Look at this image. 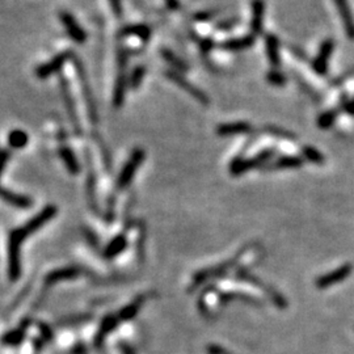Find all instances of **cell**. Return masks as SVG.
<instances>
[{"label":"cell","mask_w":354,"mask_h":354,"mask_svg":"<svg viewBox=\"0 0 354 354\" xmlns=\"http://www.w3.org/2000/svg\"><path fill=\"white\" fill-rule=\"evenodd\" d=\"M71 62L74 64L75 72L77 75V80H79V85H80V92L83 95V100L85 103V107H87V114L88 118H90V122L92 125H97L99 124V112H97V105L96 101H95L92 88H91L87 70H85V67H84L80 58L77 57L75 53L72 54Z\"/></svg>","instance_id":"1"},{"label":"cell","mask_w":354,"mask_h":354,"mask_svg":"<svg viewBox=\"0 0 354 354\" xmlns=\"http://www.w3.org/2000/svg\"><path fill=\"white\" fill-rule=\"evenodd\" d=\"M127 62H129V53L127 49L120 46L117 49V75H116V80H114L113 87V101L114 108H121L125 103V96H126V91L129 88V76L126 74L127 70Z\"/></svg>","instance_id":"2"},{"label":"cell","mask_w":354,"mask_h":354,"mask_svg":"<svg viewBox=\"0 0 354 354\" xmlns=\"http://www.w3.org/2000/svg\"><path fill=\"white\" fill-rule=\"evenodd\" d=\"M59 92L62 96V101H63L64 107H66V113L68 116L70 124L72 126V131L76 137H80L83 134V129H81L80 120H79V114L76 111V104H75L74 97L71 94L70 90V83L66 79L64 75H59Z\"/></svg>","instance_id":"3"},{"label":"cell","mask_w":354,"mask_h":354,"mask_svg":"<svg viewBox=\"0 0 354 354\" xmlns=\"http://www.w3.org/2000/svg\"><path fill=\"white\" fill-rule=\"evenodd\" d=\"M164 75H165V77L169 79L172 83L176 84L177 87H180L181 90L185 91L187 94L191 95L194 100L198 101L200 104H202V105H209V104H210V97L207 96L206 92L201 90L200 87H197V85H194L192 81L188 80L183 72H179V71L170 68V70L165 71Z\"/></svg>","instance_id":"4"},{"label":"cell","mask_w":354,"mask_h":354,"mask_svg":"<svg viewBox=\"0 0 354 354\" xmlns=\"http://www.w3.org/2000/svg\"><path fill=\"white\" fill-rule=\"evenodd\" d=\"M274 154H276V151L273 148H267V150H262L261 152H258L253 157H248V159L241 156L235 157L234 160H231L230 163V172L232 174H235V176H237V174L247 172L251 168L260 167L264 163L271 160L272 157L274 156Z\"/></svg>","instance_id":"5"},{"label":"cell","mask_w":354,"mask_h":354,"mask_svg":"<svg viewBox=\"0 0 354 354\" xmlns=\"http://www.w3.org/2000/svg\"><path fill=\"white\" fill-rule=\"evenodd\" d=\"M72 54L74 53L70 50L58 53L57 55L51 58L50 60H47L45 63L40 64V66L36 68V71H34V74H36V76H37L38 79H41V80L49 79V77L53 76L54 74L60 72V70L63 68L64 64H66L68 60H71Z\"/></svg>","instance_id":"6"},{"label":"cell","mask_w":354,"mask_h":354,"mask_svg":"<svg viewBox=\"0 0 354 354\" xmlns=\"http://www.w3.org/2000/svg\"><path fill=\"white\" fill-rule=\"evenodd\" d=\"M144 150L140 147L134 148L133 152L130 154L127 161L125 163L124 168L121 170L120 176H118V187L120 188H126L127 185L130 184L131 179H133L135 170L138 169L142 161L144 160Z\"/></svg>","instance_id":"7"},{"label":"cell","mask_w":354,"mask_h":354,"mask_svg":"<svg viewBox=\"0 0 354 354\" xmlns=\"http://www.w3.org/2000/svg\"><path fill=\"white\" fill-rule=\"evenodd\" d=\"M59 20L60 23L63 24V28L66 29V33L68 34V37L74 42L81 45L87 41V32L79 25L76 19L70 12L62 11L59 14Z\"/></svg>","instance_id":"8"},{"label":"cell","mask_w":354,"mask_h":354,"mask_svg":"<svg viewBox=\"0 0 354 354\" xmlns=\"http://www.w3.org/2000/svg\"><path fill=\"white\" fill-rule=\"evenodd\" d=\"M251 23L249 28L253 36H258L264 30L265 2L264 0H252L251 2Z\"/></svg>","instance_id":"9"},{"label":"cell","mask_w":354,"mask_h":354,"mask_svg":"<svg viewBox=\"0 0 354 354\" xmlns=\"http://www.w3.org/2000/svg\"><path fill=\"white\" fill-rule=\"evenodd\" d=\"M256 42V36L253 34H245L243 37H235L226 40L221 44H218V47L224 51H243L247 49H251Z\"/></svg>","instance_id":"10"},{"label":"cell","mask_w":354,"mask_h":354,"mask_svg":"<svg viewBox=\"0 0 354 354\" xmlns=\"http://www.w3.org/2000/svg\"><path fill=\"white\" fill-rule=\"evenodd\" d=\"M152 30L146 24H129L120 29L121 37H137L142 42H148Z\"/></svg>","instance_id":"11"},{"label":"cell","mask_w":354,"mask_h":354,"mask_svg":"<svg viewBox=\"0 0 354 354\" xmlns=\"http://www.w3.org/2000/svg\"><path fill=\"white\" fill-rule=\"evenodd\" d=\"M252 131V126L245 121H235L218 125L217 134L219 137H231L239 134H248Z\"/></svg>","instance_id":"12"},{"label":"cell","mask_w":354,"mask_h":354,"mask_svg":"<svg viewBox=\"0 0 354 354\" xmlns=\"http://www.w3.org/2000/svg\"><path fill=\"white\" fill-rule=\"evenodd\" d=\"M332 50H333V41L327 40L321 44L320 50H319V55H317L316 59L314 60V68L317 74H327L328 59L331 57Z\"/></svg>","instance_id":"13"},{"label":"cell","mask_w":354,"mask_h":354,"mask_svg":"<svg viewBox=\"0 0 354 354\" xmlns=\"http://www.w3.org/2000/svg\"><path fill=\"white\" fill-rule=\"evenodd\" d=\"M350 272H351L350 265H344V267L338 268V269H336V271L328 273L327 276H324V277L319 278V280L316 281L317 288H320V289L329 288L331 285L337 284V282L342 281L344 278H346Z\"/></svg>","instance_id":"14"},{"label":"cell","mask_w":354,"mask_h":354,"mask_svg":"<svg viewBox=\"0 0 354 354\" xmlns=\"http://www.w3.org/2000/svg\"><path fill=\"white\" fill-rule=\"evenodd\" d=\"M265 50H267L268 60L272 64L273 70H277L280 67V41L274 34H268L265 37Z\"/></svg>","instance_id":"15"},{"label":"cell","mask_w":354,"mask_h":354,"mask_svg":"<svg viewBox=\"0 0 354 354\" xmlns=\"http://www.w3.org/2000/svg\"><path fill=\"white\" fill-rule=\"evenodd\" d=\"M334 3L337 6L340 16L344 21V27L346 30L347 37L354 40V19L351 16L350 8L347 6V0H334Z\"/></svg>","instance_id":"16"},{"label":"cell","mask_w":354,"mask_h":354,"mask_svg":"<svg viewBox=\"0 0 354 354\" xmlns=\"http://www.w3.org/2000/svg\"><path fill=\"white\" fill-rule=\"evenodd\" d=\"M58 154H59L60 159L63 160V163L66 164L67 169H68L70 173L72 174L79 173L80 165H79V163H77V159L76 156H75L74 151L71 150L67 144H60L59 150H58Z\"/></svg>","instance_id":"17"},{"label":"cell","mask_w":354,"mask_h":354,"mask_svg":"<svg viewBox=\"0 0 354 354\" xmlns=\"http://www.w3.org/2000/svg\"><path fill=\"white\" fill-rule=\"evenodd\" d=\"M160 55L168 64H170L172 70H176L179 71V72H183V74L187 72V71H189V66H188L179 55H176L173 51L170 50V49H168V47H161Z\"/></svg>","instance_id":"18"},{"label":"cell","mask_w":354,"mask_h":354,"mask_svg":"<svg viewBox=\"0 0 354 354\" xmlns=\"http://www.w3.org/2000/svg\"><path fill=\"white\" fill-rule=\"evenodd\" d=\"M28 142H29L28 134L20 129H15L8 134V146L14 150H21L27 146Z\"/></svg>","instance_id":"19"},{"label":"cell","mask_w":354,"mask_h":354,"mask_svg":"<svg viewBox=\"0 0 354 354\" xmlns=\"http://www.w3.org/2000/svg\"><path fill=\"white\" fill-rule=\"evenodd\" d=\"M146 72H147V68L144 64H138V66L134 67L131 74L129 75V88L134 91L138 90L142 81H143L144 76H146Z\"/></svg>","instance_id":"20"},{"label":"cell","mask_w":354,"mask_h":354,"mask_svg":"<svg viewBox=\"0 0 354 354\" xmlns=\"http://www.w3.org/2000/svg\"><path fill=\"white\" fill-rule=\"evenodd\" d=\"M240 23V17H231V19H224V20L218 21L214 25V29L217 32H228V30L234 29L237 24Z\"/></svg>","instance_id":"21"},{"label":"cell","mask_w":354,"mask_h":354,"mask_svg":"<svg viewBox=\"0 0 354 354\" xmlns=\"http://www.w3.org/2000/svg\"><path fill=\"white\" fill-rule=\"evenodd\" d=\"M302 163H303V161H302L299 157L284 156V157H280V159L276 161L274 168H295L302 165Z\"/></svg>","instance_id":"22"},{"label":"cell","mask_w":354,"mask_h":354,"mask_svg":"<svg viewBox=\"0 0 354 354\" xmlns=\"http://www.w3.org/2000/svg\"><path fill=\"white\" fill-rule=\"evenodd\" d=\"M267 80L268 83L274 85V87H282L286 83V77H285L284 74H281L278 70H273L272 68L267 74Z\"/></svg>","instance_id":"23"},{"label":"cell","mask_w":354,"mask_h":354,"mask_svg":"<svg viewBox=\"0 0 354 354\" xmlns=\"http://www.w3.org/2000/svg\"><path fill=\"white\" fill-rule=\"evenodd\" d=\"M217 46L218 45L215 44L214 38L204 37V38H200V40H198V49H200V51L202 55H207V54H210L211 51L214 50Z\"/></svg>","instance_id":"24"},{"label":"cell","mask_w":354,"mask_h":354,"mask_svg":"<svg viewBox=\"0 0 354 354\" xmlns=\"http://www.w3.org/2000/svg\"><path fill=\"white\" fill-rule=\"evenodd\" d=\"M3 197L7 201H10V202H12V204L17 205V206H28V205H30V201L27 197L17 196V194H14L12 192H8L7 189H3Z\"/></svg>","instance_id":"25"},{"label":"cell","mask_w":354,"mask_h":354,"mask_svg":"<svg viewBox=\"0 0 354 354\" xmlns=\"http://www.w3.org/2000/svg\"><path fill=\"white\" fill-rule=\"evenodd\" d=\"M303 155L306 156V159H307V160L312 161V163H316V164L323 163V156H321L320 152L315 150V148L304 147L303 148Z\"/></svg>","instance_id":"26"},{"label":"cell","mask_w":354,"mask_h":354,"mask_svg":"<svg viewBox=\"0 0 354 354\" xmlns=\"http://www.w3.org/2000/svg\"><path fill=\"white\" fill-rule=\"evenodd\" d=\"M217 16L215 11H204V12H197L193 16V20L197 23H207V21L213 20Z\"/></svg>","instance_id":"27"},{"label":"cell","mask_w":354,"mask_h":354,"mask_svg":"<svg viewBox=\"0 0 354 354\" xmlns=\"http://www.w3.org/2000/svg\"><path fill=\"white\" fill-rule=\"evenodd\" d=\"M334 117H336L334 112H328V113L321 114L320 118H319V126L323 127V129H327V127H329L332 125Z\"/></svg>","instance_id":"28"},{"label":"cell","mask_w":354,"mask_h":354,"mask_svg":"<svg viewBox=\"0 0 354 354\" xmlns=\"http://www.w3.org/2000/svg\"><path fill=\"white\" fill-rule=\"evenodd\" d=\"M109 4H111V10L113 12V15L117 19H121L122 17V14H124V8H122V0H109Z\"/></svg>","instance_id":"29"},{"label":"cell","mask_w":354,"mask_h":354,"mask_svg":"<svg viewBox=\"0 0 354 354\" xmlns=\"http://www.w3.org/2000/svg\"><path fill=\"white\" fill-rule=\"evenodd\" d=\"M265 130L268 131L269 134H272V135H276V137H282V138H293V135H291L289 131H285L284 129H278V127H274V126H267L265 127Z\"/></svg>","instance_id":"30"},{"label":"cell","mask_w":354,"mask_h":354,"mask_svg":"<svg viewBox=\"0 0 354 354\" xmlns=\"http://www.w3.org/2000/svg\"><path fill=\"white\" fill-rule=\"evenodd\" d=\"M164 3L170 11H179L181 8L180 0H164Z\"/></svg>","instance_id":"31"},{"label":"cell","mask_w":354,"mask_h":354,"mask_svg":"<svg viewBox=\"0 0 354 354\" xmlns=\"http://www.w3.org/2000/svg\"><path fill=\"white\" fill-rule=\"evenodd\" d=\"M11 159V151L8 148H3L2 150V170L6 168V164L8 163V160Z\"/></svg>","instance_id":"32"},{"label":"cell","mask_w":354,"mask_h":354,"mask_svg":"<svg viewBox=\"0 0 354 354\" xmlns=\"http://www.w3.org/2000/svg\"><path fill=\"white\" fill-rule=\"evenodd\" d=\"M347 112L351 114H354V101H351V103L349 104V107H347Z\"/></svg>","instance_id":"33"}]
</instances>
